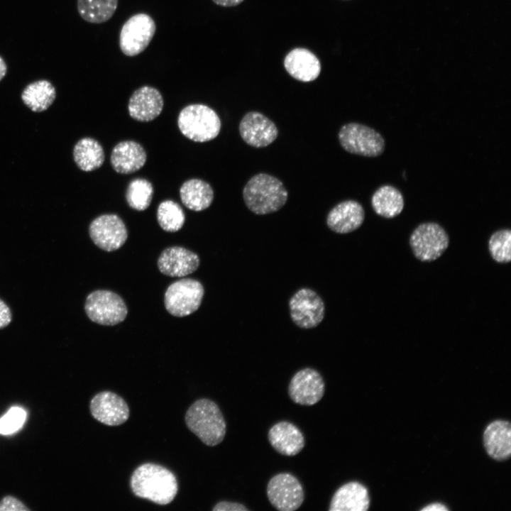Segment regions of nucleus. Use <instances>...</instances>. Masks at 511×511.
<instances>
[{
  "label": "nucleus",
  "mask_w": 511,
  "mask_h": 511,
  "mask_svg": "<svg viewBox=\"0 0 511 511\" xmlns=\"http://www.w3.org/2000/svg\"><path fill=\"white\" fill-rule=\"evenodd\" d=\"M26 418L25 410L18 407H11L0 419V434H10L18 431Z\"/></svg>",
  "instance_id": "2f4dec72"
},
{
  "label": "nucleus",
  "mask_w": 511,
  "mask_h": 511,
  "mask_svg": "<svg viewBox=\"0 0 511 511\" xmlns=\"http://www.w3.org/2000/svg\"><path fill=\"white\" fill-rule=\"evenodd\" d=\"M363 206L353 199L344 200L334 206L328 213L326 224L337 233H348L358 229L363 223Z\"/></svg>",
  "instance_id": "a211bd4d"
},
{
  "label": "nucleus",
  "mask_w": 511,
  "mask_h": 511,
  "mask_svg": "<svg viewBox=\"0 0 511 511\" xmlns=\"http://www.w3.org/2000/svg\"><path fill=\"white\" fill-rule=\"evenodd\" d=\"M284 66L286 71L298 81L308 82L316 79L321 72L317 57L307 49L297 48L285 56Z\"/></svg>",
  "instance_id": "5701e85b"
},
{
  "label": "nucleus",
  "mask_w": 511,
  "mask_h": 511,
  "mask_svg": "<svg viewBox=\"0 0 511 511\" xmlns=\"http://www.w3.org/2000/svg\"><path fill=\"white\" fill-rule=\"evenodd\" d=\"M266 493L271 505L280 511L296 510L304 500L301 483L290 473L273 476L268 483Z\"/></svg>",
  "instance_id": "9b49d317"
},
{
  "label": "nucleus",
  "mask_w": 511,
  "mask_h": 511,
  "mask_svg": "<svg viewBox=\"0 0 511 511\" xmlns=\"http://www.w3.org/2000/svg\"><path fill=\"white\" fill-rule=\"evenodd\" d=\"M55 97V88L47 79H39L28 84L21 94L24 104L35 112L48 109Z\"/></svg>",
  "instance_id": "bb28decb"
},
{
  "label": "nucleus",
  "mask_w": 511,
  "mask_h": 511,
  "mask_svg": "<svg viewBox=\"0 0 511 511\" xmlns=\"http://www.w3.org/2000/svg\"><path fill=\"white\" fill-rule=\"evenodd\" d=\"M268 439L277 452L287 456L297 455L305 445L301 430L288 421H281L273 425L268 431Z\"/></svg>",
  "instance_id": "aec40b11"
},
{
  "label": "nucleus",
  "mask_w": 511,
  "mask_h": 511,
  "mask_svg": "<svg viewBox=\"0 0 511 511\" xmlns=\"http://www.w3.org/2000/svg\"><path fill=\"white\" fill-rule=\"evenodd\" d=\"M213 511H248L243 504L235 502L221 501L213 507Z\"/></svg>",
  "instance_id": "72a5a7b5"
},
{
  "label": "nucleus",
  "mask_w": 511,
  "mask_h": 511,
  "mask_svg": "<svg viewBox=\"0 0 511 511\" xmlns=\"http://www.w3.org/2000/svg\"><path fill=\"white\" fill-rule=\"evenodd\" d=\"M119 0H77V7L79 16L91 23H101L109 20L114 14Z\"/></svg>",
  "instance_id": "cd10ccee"
},
{
  "label": "nucleus",
  "mask_w": 511,
  "mask_h": 511,
  "mask_svg": "<svg viewBox=\"0 0 511 511\" xmlns=\"http://www.w3.org/2000/svg\"><path fill=\"white\" fill-rule=\"evenodd\" d=\"M488 249L497 263H509L511 260V231L502 229L495 231L489 238Z\"/></svg>",
  "instance_id": "7c9ffc66"
},
{
  "label": "nucleus",
  "mask_w": 511,
  "mask_h": 511,
  "mask_svg": "<svg viewBox=\"0 0 511 511\" xmlns=\"http://www.w3.org/2000/svg\"><path fill=\"white\" fill-rule=\"evenodd\" d=\"M187 428L206 445L214 446L224 439L226 424L216 402L202 398L191 405L185 414Z\"/></svg>",
  "instance_id": "7ed1b4c3"
},
{
  "label": "nucleus",
  "mask_w": 511,
  "mask_h": 511,
  "mask_svg": "<svg viewBox=\"0 0 511 511\" xmlns=\"http://www.w3.org/2000/svg\"><path fill=\"white\" fill-rule=\"evenodd\" d=\"M405 205L402 192L395 187L385 185L377 189L371 197V206L379 216L391 219L399 215Z\"/></svg>",
  "instance_id": "393cba45"
},
{
  "label": "nucleus",
  "mask_w": 511,
  "mask_h": 511,
  "mask_svg": "<svg viewBox=\"0 0 511 511\" xmlns=\"http://www.w3.org/2000/svg\"><path fill=\"white\" fill-rule=\"evenodd\" d=\"M156 25L145 13H138L123 24L119 33V48L126 56L133 57L143 52L154 37Z\"/></svg>",
  "instance_id": "6e6552de"
},
{
  "label": "nucleus",
  "mask_w": 511,
  "mask_h": 511,
  "mask_svg": "<svg viewBox=\"0 0 511 511\" xmlns=\"http://www.w3.org/2000/svg\"><path fill=\"white\" fill-rule=\"evenodd\" d=\"M243 198L251 211L264 215L282 208L287 201L288 192L278 178L267 173H258L245 185Z\"/></svg>",
  "instance_id": "f03ea898"
},
{
  "label": "nucleus",
  "mask_w": 511,
  "mask_h": 511,
  "mask_svg": "<svg viewBox=\"0 0 511 511\" xmlns=\"http://www.w3.org/2000/svg\"><path fill=\"white\" fill-rule=\"evenodd\" d=\"M157 220L164 231L176 232L182 229L185 221V214L178 203L167 199L160 202L158 207Z\"/></svg>",
  "instance_id": "c756f323"
},
{
  "label": "nucleus",
  "mask_w": 511,
  "mask_h": 511,
  "mask_svg": "<svg viewBox=\"0 0 511 511\" xmlns=\"http://www.w3.org/2000/svg\"><path fill=\"white\" fill-rule=\"evenodd\" d=\"M338 138L346 151L358 155L377 157L385 148V140L380 133L358 123L344 124L339 131Z\"/></svg>",
  "instance_id": "39448f33"
},
{
  "label": "nucleus",
  "mask_w": 511,
  "mask_h": 511,
  "mask_svg": "<svg viewBox=\"0 0 511 511\" xmlns=\"http://www.w3.org/2000/svg\"><path fill=\"white\" fill-rule=\"evenodd\" d=\"M30 510L17 498L6 495L0 501V511H25Z\"/></svg>",
  "instance_id": "473e14b6"
},
{
  "label": "nucleus",
  "mask_w": 511,
  "mask_h": 511,
  "mask_svg": "<svg viewBox=\"0 0 511 511\" xmlns=\"http://www.w3.org/2000/svg\"><path fill=\"white\" fill-rule=\"evenodd\" d=\"M7 72V65L4 59L0 55V81L5 77Z\"/></svg>",
  "instance_id": "4c0bfd02"
},
{
  "label": "nucleus",
  "mask_w": 511,
  "mask_h": 511,
  "mask_svg": "<svg viewBox=\"0 0 511 511\" xmlns=\"http://www.w3.org/2000/svg\"><path fill=\"white\" fill-rule=\"evenodd\" d=\"M204 290L196 280L185 278L170 284L164 297L165 307L172 315L177 317L188 316L201 305Z\"/></svg>",
  "instance_id": "423d86ee"
},
{
  "label": "nucleus",
  "mask_w": 511,
  "mask_h": 511,
  "mask_svg": "<svg viewBox=\"0 0 511 511\" xmlns=\"http://www.w3.org/2000/svg\"><path fill=\"white\" fill-rule=\"evenodd\" d=\"M483 445L487 454L493 459L502 461L511 454V424L504 419L491 422L485 427Z\"/></svg>",
  "instance_id": "4be33fe9"
},
{
  "label": "nucleus",
  "mask_w": 511,
  "mask_h": 511,
  "mask_svg": "<svg viewBox=\"0 0 511 511\" xmlns=\"http://www.w3.org/2000/svg\"><path fill=\"white\" fill-rule=\"evenodd\" d=\"M199 265L197 254L180 246L165 249L158 260L160 271L170 277H185L196 271Z\"/></svg>",
  "instance_id": "f3484780"
},
{
  "label": "nucleus",
  "mask_w": 511,
  "mask_h": 511,
  "mask_svg": "<svg viewBox=\"0 0 511 511\" xmlns=\"http://www.w3.org/2000/svg\"><path fill=\"white\" fill-rule=\"evenodd\" d=\"M74 160L82 171L90 172L99 168L105 160L102 145L90 137L82 138L73 149Z\"/></svg>",
  "instance_id": "a878e982"
},
{
  "label": "nucleus",
  "mask_w": 511,
  "mask_h": 511,
  "mask_svg": "<svg viewBox=\"0 0 511 511\" xmlns=\"http://www.w3.org/2000/svg\"><path fill=\"white\" fill-rule=\"evenodd\" d=\"M147 160L144 148L134 141H123L112 149L110 163L115 172L119 174H131L141 169Z\"/></svg>",
  "instance_id": "6ab92c4d"
},
{
  "label": "nucleus",
  "mask_w": 511,
  "mask_h": 511,
  "mask_svg": "<svg viewBox=\"0 0 511 511\" xmlns=\"http://www.w3.org/2000/svg\"><path fill=\"white\" fill-rule=\"evenodd\" d=\"M370 506L368 488L358 481L343 484L334 493L329 511H366Z\"/></svg>",
  "instance_id": "412c9836"
},
{
  "label": "nucleus",
  "mask_w": 511,
  "mask_h": 511,
  "mask_svg": "<svg viewBox=\"0 0 511 511\" xmlns=\"http://www.w3.org/2000/svg\"><path fill=\"white\" fill-rule=\"evenodd\" d=\"M292 322L304 329L317 327L324 319L325 305L322 297L313 290L302 287L289 301Z\"/></svg>",
  "instance_id": "9d476101"
},
{
  "label": "nucleus",
  "mask_w": 511,
  "mask_h": 511,
  "mask_svg": "<svg viewBox=\"0 0 511 511\" xmlns=\"http://www.w3.org/2000/svg\"><path fill=\"white\" fill-rule=\"evenodd\" d=\"M153 192V186L150 181L145 178H135L127 186L126 200L133 209L144 211L150 206Z\"/></svg>",
  "instance_id": "c85d7f7f"
},
{
  "label": "nucleus",
  "mask_w": 511,
  "mask_h": 511,
  "mask_svg": "<svg viewBox=\"0 0 511 511\" xmlns=\"http://www.w3.org/2000/svg\"><path fill=\"white\" fill-rule=\"evenodd\" d=\"M422 511H448L449 509L444 505L440 502H434L429 504L422 509Z\"/></svg>",
  "instance_id": "c9c22d12"
},
{
  "label": "nucleus",
  "mask_w": 511,
  "mask_h": 511,
  "mask_svg": "<svg viewBox=\"0 0 511 511\" xmlns=\"http://www.w3.org/2000/svg\"><path fill=\"white\" fill-rule=\"evenodd\" d=\"M446 231L439 224L424 222L412 231L410 245L414 256L421 261H433L439 258L449 246Z\"/></svg>",
  "instance_id": "1a4fd4ad"
},
{
  "label": "nucleus",
  "mask_w": 511,
  "mask_h": 511,
  "mask_svg": "<svg viewBox=\"0 0 511 511\" xmlns=\"http://www.w3.org/2000/svg\"><path fill=\"white\" fill-rule=\"evenodd\" d=\"M11 319V312L9 307L0 299V329L7 326Z\"/></svg>",
  "instance_id": "f704fd0d"
},
{
  "label": "nucleus",
  "mask_w": 511,
  "mask_h": 511,
  "mask_svg": "<svg viewBox=\"0 0 511 511\" xmlns=\"http://www.w3.org/2000/svg\"><path fill=\"white\" fill-rule=\"evenodd\" d=\"M239 133L243 141L254 148L271 144L278 136L275 123L258 111H249L241 119Z\"/></svg>",
  "instance_id": "4468645a"
},
{
  "label": "nucleus",
  "mask_w": 511,
  "mask_h": 511,
  "mask_svg": "<svg viewBox=\"0 0 511 511\" xmlns=\"http://www.w3.org/2000/svg\"><path fill=\"white\" fill-rule=\"evenodd\" d=\"M90 412L98 422L108 426H118L129 417V407L126 401L111 391L97 393L90 402Z\"/></svg>",
  "instance_id": "2eb2a0df"
},
{
  "label": "nucleus",
  "mask_w": 511,
  "mask_h": 511,
  "mask_svg": "<svg viewBox=\"0 0 511 511\" xmlns=\"http://www.w3.org/2000/svg\"><path fill=\"white\" fill-rule=\"evenodd\" d=\"M325 384L321 374L315 369L304 368L298 370L291 378L288 395L296 404L312 406L324 396Z\"/></svg>",
  "instance_id": "ddd939ff"
},
{
  "label": "nucleus",
  "mask_w": 511,
  "mask_h": 511,
  "mask_svg": "<svg viewBox=\"0 0 511 511\" xmlns=\"http://www.w3.org/2000/svg\"><path fill=\"white\" fill-rule=\"evenodd\" d=\"M130 485L133 494L156 504L170 503L177 493L175 474L160 465L146 463L139 466L131 475Z\"/></svg>",
  "instance_id": "f257e3e1"
},
{
  "label": "nucleus",
  "mask_w": 511,
  "mask_h": 511,
  "mask_svg": "<svg viewBox=\"0 0 511 511\" xmlns=\"http://www.w3.org/2000/svg\"><path fill=\"white\" fill-rule=\"evenodd\" d=\"M177 126L188 139L204 143L216 138L221 131V122L211 107L202 104H192L180 111Z\"/></svg>",
  "instance_id": "20e7f679"
},
{
  "label": "nucleus",
  "mask_w": 511,
  "mask_h": 511,
  "mask_svg": "<svg viewBox=\"0 0 511 511\" xmlns=\"http://www.w3.org/2000/svg\"><path fill=\"white\" fill-rule=\"evenodd\" d=\"M91 239L99 248L111 252L121 248L128 238L123 220L116 214H102L94 219L89 227Z\"/></svg>",
  "instance_id": "f8f14e48"
},
{
  "label": "nucleus",
  "mask_w": 511,
  "mask_h": 511,
  "mask_svg": "<svg viewBox=\"0 0 511 511\" xmlns=\"http://www.w3.org/2000/svg\"><path fill=\"white\" fill-rule=\"evenodd\" d=\"M216 4L224 7L235 6L240 4L243 0H212Z\"/></svg>",
  "instance_id": "e433bc0d"
},
{
  "label": "nucleus",
  "mask_w": 511,
  "mask_h": 511,
  "mask_svg": "<svg viewBox=\"0 0 511 511\" xmlns=\"http://www.w3.org/2000/svg\"><path fill=\"white\" fill-rule=\"evenodd\" d=\"M180 197L182 204L189 209L200 211L210 207L214 200L211 186L200 179L186 180L180 188Z\"/></svg>",
  "instance_id": "b1692460"
},
{
  "label": "nucleus",
  "mask_w": 511,
  "mask_h": 511,
  "mask_svg": "<svg viewBox=\"0 0 511 511\" xmlns=\"http://www.w3.org/2000/svg\"><path fill=\"white\" fill-rule=\"evenodd\" d=\"M84 309L90 320L104 326L121 323L128 313L126 305L119 295L103 290L94 291L87 296Z\"/></svg>",
  "instance_id": "0eeeda50"
},
{
  "label": "nucleus",
  "mask_w": 511,
  "mask_h": 511,
  "mask_svg": "<svg viewBox=\"0 0 511 511\" xmlns=\"http://www.w3.org/2000/svg\"><path fill=\"white\" fill-rule=\"evenodd\" d=\"M164 100L160 91L145 85L135 90L129 98L128 111L130 116L140 122H148L157 118L163 111Z\"/></svg>",
  "instance_id": "dca6fc26"
}]
</instances>
